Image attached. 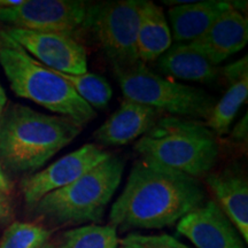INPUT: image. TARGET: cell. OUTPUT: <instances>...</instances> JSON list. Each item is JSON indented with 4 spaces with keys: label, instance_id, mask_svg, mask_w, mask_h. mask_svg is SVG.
Segmentation results:
<instances>
[{
    "label": "cell",
    "instance_id": "cell-19",
    "mask_svg": "<svg viewBox=\"0 0 248 248\" xmlns=\"http://www.w3.org/2000/svg\"><path fill=\"white\" fill-rule=\"evenodd\" d=\"M119 244L115 228L90 224L67 231L54 248H117Z\"/></svg>",
    "mask_w": 248,
    "mask_h": 248
},
{
    "label": "cell",
    "instance_id": "cell-17",
    "mask_svg": "<svg viewBox=\"0 0 248 248\" xmlns=\"http://www.w3.org/2000/svg\"><path fill=\"white\" fill-rule=\"evenodd\" d=\"M221 75L226 78L229 88L224 95L216 101L212 115L206 125L216 136L229 132L232 121L237 116L240 107L247 100L248 95V61L247 55L233 63L221 68Z\"/></svg>",
    "mask_w": 248,
    "mask_h": 248
},
{
    "label": "cell",
    "instance_id": "cell-18",
    "mask_svg": "<svg viewBox=\"0 0 248 248\" xmlns=\"http://www.w3.org/2000/svg\"><path fill=\"white\" fill-rule=\"evenodd\" d=\"M172 45L171 31L160 6L142 0L137 33L138 57L141 62L155 61Z\"/></svg>",
    "mask_w": 248,
    "mask_h": 248
},
{
    "label": "cell",
    "instance_id": "cell-26",
    "mask_svg": "<svg viewBox=\"0 0 248 248\" xmlns=\"http://www.w3.org/2000/svg\"><path fill=\"white\" fill-rule=\"evenodd\" d=\"M23 0H0V9L15 7L22 4Z\"/></svg>",
    "mask_w": 248,
    "mask_h": 248
},
{
    "label": "cell",
    "instance_id": "cell-9",
    "mask_svg": "<svg viewBox=\"0 0 248 248\" xmlns=\"http://www.w3.org/2000/svg\"><path fill=\"white\" fill-rule=\"evenodd\" d=\"M2 29L31 57L46 67L71 75L88 73L86 48L74 36L12 27Z\"/></svg>",
    "mask_w": 248,
    "mask_h": 248
},
{
    "label": "cell",
    "instance_id": "cell-5",
    "mask_svg": "<svg viewBox=\"0 0 248 248\" xmlns=\"http://www.w3.org/2000/svg\"><path fill=\"white\" fill-rule=\"evenodd\" d=\"M124 161L111 155L71 184L46 194L35 212L59 224L100 223L122 182Z\"/></svg>",
    "mask_w": 248,
    "mask_h": 248
},
{
    "label": "cell",
    "instance_id": "cell-8",
    "mask_svg": "<svg viewBox=\"0 0 248 248\" xmlns=\"http://www.w3.org/2000/svg\"><path fill=\"white\" fill-rule=\"evenodd\" d=\"M89 4L82 0H23L0 9V22L20 29L74 36L82 30Z\"/></svg>",
    "mask_w": 248,
    "mask_h": 248
},
{
    "label": "cell",
    "instance_id": "cell-22",
    "mask_svg": "<svg viewBox=\"0 0 248 248\" xmlns=\"http://www.w3.org/2000/svg\"><path fill=\"white\" fill-rule=\"evenodd\" d=\"M120 243L121 248H190L169 234L130 233Z\"/></svg>",
    "mask_w": 248,
    "mask_h": 248
},
{
    "label": "cell",
    "instance_id": "cell-28",
    "mask_svg": "<svg viewBox=\"0 0 248 248\" xmlns=\"http://www.w3.org/2000/svg\"><path fill=\"white\" fill-rule=\"evenodd\" d=\"M42 248H54V245H52V244H45L44 246H43Z\"/></svg>",
    "mask_w": 248,
    "mask_h": 248
},
{
    "label": "cell",
    "instance_id": "cell-4",
    "mask_svg": "<svg viewBox=\"0 0 248 248\" xmlns=\"http://www.w3.org/2000/svg\"><path fill=\"white\" fill-rule=\"evenodd\" d=\"M0 64L11 89L18 97L69 117L80 126L97 117V111L74 91L69 83L31 57L4 29H0Z\"/></svg>",
    "mask_w": 248,
    "mask_h": 248
},
{
    "label": "cell",
    "instance_id": "cell-6",
    "mask_svg": "<svg viewBox=\"0 0 248 248\" xmlns=\"http://www.w3.org/2000/svg\"><path fill=\"white\" fill-rule=\"evenodd\" d=\"M114 73L124 98L153 107L166 115L207 122L216 105L209 93L157 75L141 61Z\"/></svg>",
    "mask_w": 248,
    "mask_h": 248
},
{
    "label": "cell",
    "instance_id": "cell-23",
    "mask_svg": "<svg viewBox=\"0 0 248 248\" xmlns=\"http://www.w3.org/2000/svg\"><path fill=\"white\" fill-rule=\"evenodd\" d=\"M247 133H248V122H247V115H245L239 122L234 125L232 129L230 138L233 141L244 142L247 140Z\"/></svg>",
    "mask_w": 248,
    "mask_h": 248
},
{
    "label": "cell",
    "instance_id": "cell-16",
    "mask_svg": "<svg viewBox=\"0 0 248 248\" xmlns=\"http://www.w3.org/2000/svg\"><path fill=\"white\" fill-rule=\"evenodd\" d=\"M155 61L161 73L177 79L208 84L221 76V69L190 43H175Z\"/></svg>",
    "mask_w": 248,
    "mask_h": 248
},
{
    "label": "cell",
    "instance_id": "cell-7",
    "mask_svg": "<svg viewBox=\"0 0 248 248\" xmlns=\"http://www.w3.org/2000/svg\"><path fill=\"white\" fill-rule=\"evenodd\" d=\"M142 0L89 5L82 30L92 33L114 71L138 63L137 33Z\"/></svg>",
    "mask_w": 248,
    "mask_h": 248
},
{
    "label": "cell",
    "instance_id": "cell-14",
    "mask_svg": "<svg viewBox=\"0 0 248 248\" xmlns=\"http://www.w3.org/2000/svg\"><path fill=\"white\" fill-rule=\"evenodd\" d=\"M206 183L215 195L217 204L248 243V182L243 170L231 166L217 172H209Z\"/></svg>",
    "mask_w": 248,
    "mask_h": 248
},
{
    "label": "cell",
    "instance_id": "cell-1",
    "mask_svg": "<svg viewBox=\"0 0 248 248\" xmlns=\"http://www.w3.org/2000/svg\"><path fill=\"white\" fill-rule=\"evenodd\" d=\"M204 201L199 179L141 159L111 206L109 225L122 232L162 229L176 224Z\"/></svg>",
    "mask_w": 248,
    "mask_h": 248
},
{
    "label": "cell",
    "instance_id": "cell-12",
    "mask_svg": "<svg viewBox=\"0 0 248 248\" xmlns=\"http://www.w3.org/2000/svg\"><path fill=\"white\" fill-rule=\"evenodd\" d=\"M163 115L153 107L124 98L119 109L95 130L94 138L104 146H122L142 137Z\"/></svg>",
    "mask_w": 248,
    "mask_h": 248
},
{
    "label": "cell",
    "instance_id": "cell-20",
    "mask_svg": "<svg viewBox=\"0 0 248 248\" xmlns=\"http://www.w3.org/2000/svg\"><path fill=\"white\" fill-rule=\"evenodd\" d=\"M57 73L67 83H69L74 91L85 102H88L93 109L94 108L102 109L110 101L111 95H113L111 86L104 77L91 74L89 71L85 74H79V75L63 74L60 71H57Z\"/></svg>",
    "mask_w": 248,
    "mask_h": 248
},
{
    "label": "cell",
    "instance_id": "cell-3",
    "mask_svg": "<svg viewBox=\"0 0 248 248\" xmlns=\"http://www.w3.org/2000/svg\"><path fill=\"white\" fill-rule=\"evenodd\" d=\"M135 150L142 160L199 179L216 164L219 145L206 123L163 115L138 139Z\"/></svg>",
    "mask_w": 248,
    "mask_h": 248
},
{
    "label": "cell",
    "instance_id": "cell-10",
    "mask_svg": "<svg viewBox=\"0 0 248 248\" xmlns=\"http://www.w3.org/2000/svg\"><path fill=\"white\" fill-rule=\"evenodd\" d=\"M110 156L95 144H85L64 155L44 170L28 176L21 182L24 201L32 207L46 194L71 184L102 161Z\"/></svg>",
    "mask_w": 248,
    "mask_h": 248
},
{
    "label": "cell",
    "instance_id": "cell-27",
    "mask_svg": "<svg viewBox=\"0 0 248 248\" xmlns=\"http://www.w3.org/2000/svg\"><path fill=\"white\" fill-rule=\"evenodd\" d=\"M6 102H7V98H6L5 90L1 86V84H0V116H1L2 111H4V109H5Z\"/></svg>",
    "mask_w": 248,
    "mask_h": 248
},
{
    "label": "cell",
    "instance_id": "cell-2",
    "mask_svg": "<svg viewBox=\"0 0 248 248\" xmlns=\"http://www.w3.org/2000/svg\"><path fill=\"white\" fill-rule=\"evenodd\" d=\"M82 131L69 117L9 104L0 116V164L14 173L42 168Z\"/></svg>",
    "mask_w": 248,
    "mask_h": 248
},
{
    "label": "cell",
    "instance_id": "cell-13",
    "mask_svg": "<svg viewBox=\"0 0 248 248\" xmlns=\"http://www.w3.org/2000/svg\"><path fill=\"white\" fill-rule=\"evenodd\" d=\"M248 40V23L244 13L226 9L206 32L190 44L201 52L214 66L243 49Z\"/></svg>",
    "mask_w": 248,
    "mask_h": 248
},
{
    "label": "cell",
    "instance_id": "cell-25",
    "mask_svg": "<svg viewBox=\"0 0 248 248\" xmlns=\"http://www.w3.org/2000/svg\"><path fill=\"white\" fill-rule=\"evenodd\" d=\"M12 188V184L9 182V179L6 176V173L4 172V169H2V166L0 164V191L5 192V193H9Z\"/></svg>",
    "mask_w": 248,
    "mask_h": 248
},
{
    "label": "cell",
    "instance_id": "cell-15",
    "mask_svg": "<svg viewBox=\"0 0 248 248\" xmlns=\"http://www.w3.org/2000/svg\"><path fill=\"white\" fill-rule=\"evenodd\" d=\"M176 4L169 9L171 24V37L176 43H191L206 32L214 21L231 7L225 0H204V1H166Z\"/></svg>",
    "mask_w": 248,
    "mask_h": 248
},
{
    "label": "cell",
    "instance_id": "cell-21",
    "mask_svg": "<svg viewBox=\"0 0 248 248\" xmlns=\"http://www.w3.org/2000/svg\"><path fill=\"white\" fill-rule=\"evenodd\" d=\"M51 237V231L33 223L15 222L4 232L0 248H42Z\"/></svg>",
    "mask_w": 248,
    "mask_h": 248
},
{
    "label": "cell",
    "instance_id": "cell-11",
    "mask_svg": "<svg viewBox=\"0 0 248 248\" xmlns=\"http://www.w3.org/2000/svg\"><path fill=\"white\" fill-rule=\"evenodd\" d=\"M177 232L198 248H246L235 226L213 200L204 201L182 217Z\"/></svg>",
    "mask_w": 248,
    "mask_h": 248
},
{
    "label": "cell",
    "instance_id": "cell-24",
    "mask_svg": "<svg viewBox=\"0 0 248 248\" xmlns=\"http://www.w3.org/2000/svg\"><path fill=\"white\" fill-rule=\"evenodd\" d=\"M12 215V204L8 194L0 191V223H4Z\"/></svg>",
    "mask_w": 248,
    "mask_h": 248
}]
</instances>
